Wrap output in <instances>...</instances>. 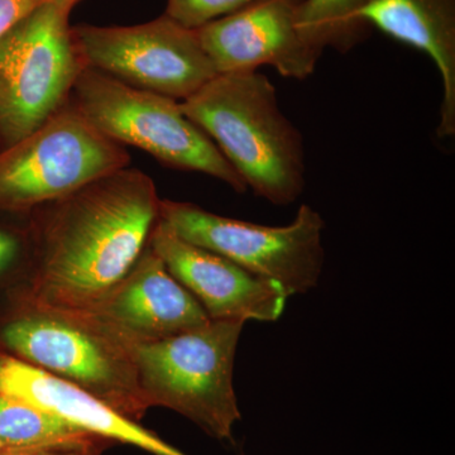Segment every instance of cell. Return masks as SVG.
<instances>
[{"mask_svg":"<svg viewBox=\"0 0 455 455\" xmlns=\"http://www.w3.org/2000/svg\"><path fill=\"white\" fill-rule=\"evenodd\" d=\"M160 204L154 180L124 167L38 206L22 307L95 313L146 250Z\"/></svg>","mask_w":455,"mask_h":455,"instance_id":"6da1fadb","label":"cell"},{"mask_svg":"<svg viewBox=\"0 0 455 455\" xmlns=\"http://www.w3.org/2000/svg\"><path fill=\"white\" fill-rule=\"evenodd\" d=\"M180 106L257 196L275 205L299 199L307 172L304 142L267 76L257 70L218 74Z\"/></svg>","mask_w":455,"mask_h":455,"instance_id":"7a4b0ae2","label":"cell"},{"mask_svg":"<svg viewBox=\"0 0 455 455\" xmlns=\"http://www.w3.org/2000/svg\"><path fill=\"white\" fill-rule=\"evenodd\" d=\"M0 338L14 357L90 392L131 420L140 423L149 410L136 346L97 314L20 307Z\"/></svg>","mask_w":455,"mask_h":455,"instance_id":"3957f363","label":"cell"},{"mask_svg":"<svg viewBox=\"0 0 455 455\" xmlns=\"http://www.w3.org/2000/svg\"><path fill=\"white\" fill-rule=\"evenodd\" d=\"M243 325L211 320L187 333L136 346L140 390L149 409L166 407L212 438L232 440L241 420L233 370Z\"/></svg>","mask_w":455,"mask_h":455,"instance_id":"277c9868","label":"cell"},{"mask_svg":"<svg viewBox=\"0 0 455 455\" xmlns=\"http://www.w3.org/2000/svg\"><path fill=\"white\" fill-rule=\"evenodd\" d=\"M74 106L107 139L139 147L173 169L196 171L247 191L215 143L185 116L180 101L84 68L74 85Z\"/></svg>","mask_w":455,"mask_h":455,"instance_id":"5b68a950","label":"cell"},{"mask_svg":"<svg viewBox=\"0 0 455 455\" xmlns=\"http://www.w3.org/2000/svg\"><path fill=\"white\" fill-rule=\"evenodd\" d=\"M160 220L188 243L220 254L287 295L315 289L324 266L322 215L302 204L291 224L267 227L221 217L196 204L161 199Z\"/></svg>","mask_w":455,"mask_h":455,"instance_id":"8992f818","label":"cell"},{"mask_svg":"<svg viewBox=\"0 0 455 455\" xmlns=\"http://www.w3.org/2000/svg\"><path fill=\"white\" fill-rule=\"evenodd\" d=\"M71 9L46 3L0 40V137L13 145L65 106L84 66Z\"/></svg>","mask_w":455,"mask_h":455,"instance_id":"52a82bcc","label":"cell"},{"mask_svg":"<svg viewBox=\"0 0 455 455\" xmlns=\"http://www.w3.org/2000/svg\"><path fill=\"white\" fill-rule=\"evenodd\" d=\"M130 155L65 104L37 131L0 151V209L27 211L124 169Z\"/></svg>","mask_w":455,"mask_h":455,"instance_id":"ba28073f","label":"cell"},{"mask_svg":"<svg viewBox=\"0 0 455 455\" xmlns=\"http://www.w3.org/2000/svg\"><path fill=\"white\" fill-rule=\"evenodd\" d=\"M71 33L85 68L175 100L196 94L218 75L196 29L167 14L139 26L80 25Z\"/></svg>","mask_w":455,"mask_h":455,"instance_id":"9c48e42d","label":"cell"},{"mask_svg":"<svg viewBox=\"0 0 455 455\" xmlns=\"http://www.w3.org/2000/svg\"><path fill=\"white\" fill-rule=\"evenodd\" d=\"M176 280L188 290L209 319L218 322H276L289 298L283 287L236 263L188 243L158 220L148 241Z\"/></svg>","mask_w":455,"mask_h":455,"instance_id":"30bf717a","label":"cell"},{"mask_svg":"<svg viewBox=\"0 0 455 455\" xmlns=\"http://www.w3.org/2000/svg\"><path fill=\"white\" fill-rule=\"evenodd\" d=\"M300 0H260L196 29L218 74L256 71L272 66L283 77L304 80L320 56L296 28Z\"/></svg>","mask_w":455,"mask_h":455,"instance_id":"8fae6325","label":"cell"},{"mask_svg":"<svg viewBox=\"0 0 455 455\" xmlns=\"http://www.w3.org/2000/svg\"><path fill=\"white\" fill-rule=\"evenodd\" d=\"M94 314L134 346L167 339L211 322L148 244Z\"/></svg>","mask_w":455,"mask_h":455,"instance_id":"7c38bea8","label":"cell"},{"mask_svg":"<svg viewBox=\"0 0 455 455\" xmlns=\"http://www.w3.org/2000/svg\"><path fill=\"white\" fill-rule=\"evenodd\" d=\"M0 392L110 442L133 445L154 455H187L90 392L4 353H0Z\"/></svg>","mask_w":455,"mask_h":455,"instance_id":"4fadbf2b","label":"cell"},{"mask_svg":"<svg viewBox=\"0 0 455 455\" xmlns=\"http://www.w3.org/2000/svg\"><path fill=\"white\" fill-rule=\"evenodd\" d=\"M371 28L423 51L443 84L440 139L455 134V0H371L359 14Z\"/></svg>","mask_w":455,"mask_h":455,"instance_id":"5bb4252c","label":"cell"},{"mask_svg":"<svg viewBox=\"0 0 455 455\" xmlns=\"http://www.w3.org/2000/svg\"><path fill=\"white\" fill-rule=\"evenodd\" d=\"M371 0H300L296 28L316 55L326 47L346 53L370 36L371 27L361 20Z\"/></svg>","mask_w":455,"mask_h":455,"instance_id":"9a60e30c","label":"cell"},{"mask_svg":"<svg viewBox=\"0 0 455 455\" xmlns=\"http://www.w3.org/2000/svg\"><path fill=\"white\" fill-rule=\"evenodd\" d=\"M92 434L14 396L0 392V443L8 451L90 438Z\"/></svg>","mask_w":455,"mask_h":455,"instance_id":"2e32d148","label":"cell"},{"mask_svg":"<svg viewBox=\"0 0 455 455\" xmlns=\"http://www.w3.org/2000/svg\"><path fill=\"white\" fill-rule=\"evenodd\" d=\"M260 0H167V16L190 29L235 13Z\"/></svg>","mask_w":455,"mask_h":455,"instance_id":"e0dca14e","label":"cell"},{"mask_svg":"<svg viewBox=\"0 0 455 455\" xmlns=\"http://www.w3.org/2000/svg\"><path fill=\"white\" fill-rule=\"evenodd\" d=\"M112 444L113 442L100 436H90L75 442L7 451L0 455H103L104 451Z\"/></svg>","mask_w":455,"mask_h":455,"instance_id":"ac0fdd59","label":"cell"},{"mask_svg":"<svg viewBox=\"0 0 455 455\" xmlns=\"http://www.w3.org/2000/svg\"><path fill=\"white\" fill-rule=\"evenodd\" d=\"M50 0H0V40L20 20Z\"/></svg>","mask_w":455,"mask_h":455,"instance_id":"d6986e66","label":"cell"},{"mask_svg":"<svg viewBox=\"0 0 455 455\" xmlns=\"http://www.w3.org/2000/svg\"><path fill=\"white\" fill-rule=\"evenodd\" d=\"M20 251V241L17 236L0 229V272L11 265Z\"/></svg>","mask_w":455,"mask_h":455,"instance_id":"ffe728a7","label":"cell"},{"mask_svg":"<svg viewBox=\"0 0 455 455\" xmlns=\"http://www.w3.org/2000/svg\"><path fill=\"white\" fill-rule=\"evenodd\" d=\"M53 4L60 5V7L68 8L73 11L75 5L80 2V0H50Z\"/></svg>","mask_w":455,"mask_h":455,"instance_id":"44dd1931","label":"cell"},{"mask_svg":"<svg viewBox=\"0 0 455 455\" xmlns=\"http://www.w3.org/2000/svg\"><path fill=\"white\" fill-rule=\"evenodd\" d=\"M8 449L4 447V445L0 443V454L4 453V451H7Z\"/></svg>","mask_w":455,"mask_h":455,"instance_id":"7402d4cb","label":"cell"}]
</instances>
